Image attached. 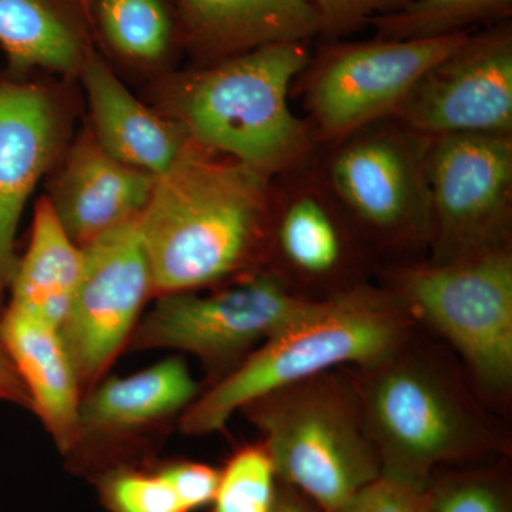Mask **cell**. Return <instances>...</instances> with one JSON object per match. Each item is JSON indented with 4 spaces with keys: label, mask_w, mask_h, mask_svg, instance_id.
<instances>
[{
    "label": "cell",
    "mask_w": 512,
    "mask_h": 512,
    "mask_svg": "<svg viewBox=\"0 0 512 512\" xmlns=\"http://www.w3.org/2000/svg\"><path fill=\"white\" fill-rule=\"evenodd\" d=\"M0 402H8L32 410L29 394L6 352L2 339H0Z\"/></svg>",
    "instance_id": "30"
},
{
    "label": "cell",
    "mask_w": 512,
    "mask_h": 512,
    "mask_svg": "<svg viewBox=\"0 0 512 512\" xmlns=\"http://www.w3.org/2000/svg\"><path fill=\"white\" fill-rule=\"evenodd\" d=\"M103 495L111 512H185L160 473L116 468L104 476Z\"/></svg>",
    "instance_id": "26"
},
{
    "label": "cell",
    "mask_w": 512,
    "mask_h": 512,
    "mask_svg": "<svg viewBox=\"0 0 512 512\" xmlns=\"http://www.w3.org/2000/svg\"><path fill=\"white\" fill-rule=\"evenodd\" d=\"M0 47L22 67L74 73L82 66L76 33L45 0H0Z\"/></svg>",
    "instance_id": "21"
},
{
    "label": "cell",
    "mask_w": 512,
    "mask_h": 512,
    "mask_svg": "<svg viewBox=\"0 0 512 512\" xmlns=\"http://www.w3.org/2000/svg\"><path fill=\"white\" fill-rule=\"evenodd\" d=\"M285 175L284 188L275 187L272 259L282 265L276 272L289 284L336 281L353 265L352 232L359 228L318 170L303 165Z\"/></svg>",
    "instance_id": "13"
},
{
    "label": "cell",
    "mask_w": 512,
    "mask_h": 512,
    "mask_svg": "<svg viewBox=\"0 0 512 512\" xmlns=\"http://www.w3.org/2000/svg\"><path fill=\"white\" fill-rule=\"evenodd\" d=\"M82 2H87V0H82Z\"/></svg>",
    "instance_id": "32"
},
{
    "label": "cell",
    "mask_w": 512,
    "mask_h": 512,
    "mask_svg": "<svg viewBox=\"0 0 512 512\" xmlns=\"http://www.w3.org/2000/svg\"><path fill=\"white\" fill-rule=\"evenodd\" d=\"M198 45L215 55H242L259 47L296 43L323 32L309 0H178Z\"/></svg>",
    "instance_id": "19"
},
{
    "label": "cell",
    "mask_w": 512,
    "mask_h": 512,
    "mask_svg": "<svg viewBox=\"0 0 512 512\" xmlns=\"http://www.w3.org/2000/svg\"><path fill=\"white\" fill-rule=\"evenodd\" d=\"M156 178L111 157L93 136H83L70 150L47 201L66 234L83 248L137 220Z\"/></svg>",
    "instance_id": "14"
},
{
    "label": "cell",
    "mask_w": 512,
    "mask_h": 512,
    "mask_svg": "<svg viewBox=\"0 0 512 512\" xmlns=\"http://www.w3.org/2000/svg\"><path fill=\"white\" fill-rule=\"evenodd\" d=\"M56 114L45 93L0 86V291L15 272L20 217L56 147Z\"/></svg>",
    "instance_id": "15"
},
{
    "label": "cell",
    "mask_w": 512,
    "mask_h": 512,
    "mask_svg": "<svg viewBox=\"0 0 512 512\" xmlns=\"http://www.w3.org/2000/svg\"><path fill=\"white\" fill-rule=\"evenodd\" d=\"M309 63L303 42L259 47L185 77L168 107L205 150L272 178L289 174L318 143L309 121L291 109L292 84Z\"/></svg>",
    "instance_id": "3"
},
{
    "label": "cell",
    "mask_w": 512,
    "mask_h": 512,
    "mask_svg": "<svg viewBox=\"0 0 512 512\" xmlns=\"http://www.w3.org/2000/svg\"><path fill=\"white\" fill-rule=\"evenodd\" d=\"M154 296L153 275L137 220L83 247V271L60 326L80 383L99 382L127 342Z\"/></svg>",
    "instance_id": "11"
},
{
    "label": "cell",
    "mask_w": 512,
    "mask_h": 512,
    "mask_svg": "<svg viewBox=\"0 0 512 512\" xmlns=\"http://www.w3.org/2000/svg\"><path fill=\"white\" fill-rule=\"evenodd\" d=\"M413 316L387 286L353 284L309 299L184 412L181 430L207 436L265 394L353 365L367 369L409 342Z\"/></svg>",
    "instance_id": "2"
},
{
    "label": "cell",
    "mask_w": 512,
    "mask_h": 512,
    "mask_svg": "<svg viewBox=\"0 0 512 512\" xmlns=\"http://www.w3.org/2000/svg\"><path fill=\"white\" fill-rule=\"evenodd\" d=\"M406 348V346H404ZM404 348L355 380L367 433L384 476L427 484L448 464L505 450L450 376Z\"/></svg>",
    "instance_id": "4"
},
{
    "label": "cell",
    "mask_w": 512,
    "mask_h": 512,
    "mask_svg": "<svg viewBox=\"0 0 512 512\" xmlns=\"http://www.w3.org/2000/svg\"><path fill=\"white\" fill-rule=\"evenodd\" d=\"M332 512H433L429 483L380 474Z\"/></svg>",
    "instance_id": "27"
},
{
    "label": "cell",
    "mask_w": 512,
    "mask_h": 512,
    "mask_svg": "<svg viewBox=\"0 0 512 512\" xmlns=\"http://www.w3.org/2000/svg\"><path fill=\"white\" fill-rule=\"evenodd\" d=\"M82 70L99 146L121 163L156 177L170 170L192 143L184 128L147 109L96 56Z\"/></svg>",
    "instance_id": "17"
},
{
    "label": "cell",
    "mask_w": 512,
    "mask_h": 512,
    "mask_svg": "<svg viewBox=\"0 0 512 512\" xmlns=\"http://www.w3.org/2000/svg\"><path fill=\"white\" fill-rule=\"evenodd\" d=\"M433 512H512L510 480L504 471H434L429 478Z\"/></svg>",
    "instance_id": "25"
},
{
    "label": "cell",
    "mask_w": 512,
    "mask_h": 512,
    "mask_svg": "<svg viewBox=\"0 0 512 512\" xmlns=\"http://www.w3.org/2000/svg\"><path fill=\"white\" fill-rule=\"evenodd\" d=\"M427 144L399 121H377L333 143L318 171L367 238L396 249L427 247Z\"/></svg>",
    "instance_id": "7"
},
{
    "label": "cell",
    "mask_w": 512,
    "mask_h": 512,
    "mask_svg": "<svg viewBox=\"0 0 512 512\" xmlns=\"http://www.w3.org/2000/svg\"><path fill=\"white\" fill-rule=\"evenodd\" d=\"M427 177L431 264L511 247L512 136L429 138Z\"/></svg>",
    "instance_id": "9"
},
{
    "label": "cell",
    "mask_w": 512,
    "mask_h": 512,
    "mask_svg": "<svg viewBox=\"0 0 512 512\" xmlns=\"http://www.w3.org/2000/svg\"><path fill=\"white\" fill-rule=\"evenodd\" d=\"M470 33L423 40L346 43L305 69L303 96L318 141L336 143L360 128L392 119L417 80Z\"/></svg>",
    "instance_id": "10"
},
{
    "label": "cell",
    "mask_w": 512,
    "mask_h": 512,
    "mask_svg": "<svg viewBox=\"0 0 512 512\" xmlns=\"http://www.w3.org/2000/svg\"><path fill=\"white\" fill-rule=\"evenodd\" d=\"M272 512H322L318 505L309 500L301 491L291 485L279 483L276 487L275 503Z\"/></svg>",
    "instance_id": "31"
},
{
    "label": "cell",
    "mask_w": 512,
    "mask_h": 512,
    "mask_svg": "<svg viewBox=\"0 0 512 512\" xmlns=\"http://www.w3.org/2000/svg\"><path fill=\"white\" fill-rule=\"evenodd\" d=\"M276 480L274 463L262 441L242 447L220 471L214 512H272Z\"/></svg>",
    "instance_id": "24"
},
{
    "label": "cell",
    "mask_w": 512,
    "mask_h": 512,
    "mask_svg": "<svg viewBox=\"0 0 512 512\" xmlns=\"http://www.w3.org/2000/svg\"><path fill=\"white\" fill-rule=\"evenodd\" d=\"M279 483L332 512L382 474L355 380L336 370L288 384L241 409Z\"/></svg>",
    "instance_id": "5"
},
{
    "label": "cell",
    "mask_w": 512,
    "mask_h": 512,
    "mask_svg": "<svg viewBox=\"0 0 512 512\" xmlns=\"http://www.w3.org/2000/svg\"><path fill=\"white\" fill-rule=\"evenodd\" d=\"M82 271L83 248L66 234L46 198L37 207L28 251L10 279L9 309L60 329Z\"/></svg>",
    "instance_id": "20"
},
{
    "label": "cell",
    "mask_w": 512,
    "mask_h": 512,
    "mask_svg": "<svg viewBox=\"0 0 512 512\" xmlns=\"http://www.w3.org/2000/svg\"><path fill=\"white\" fill-rule=\"evenodd\" d=\"M104 35L133 59H158L171 37V23L160 0H100Z\"/></svg>",
    "instance_id": "23"
},
{
    "label": "cell",
    "mask_w": 512,
    "mask_h": 512,
    "mask_svg": "<svg viewBox=\"0 0 512 512\" xmlns=\"http://www.w3.org/2000/svg\"><path fill=\"white\" fill-rule=\"evenodd\" d=\"M309 299L274 269H259L211 291L170 293L138 322L134 350L191 353L212 370L238 366L305 308Z\"/></svg>",
    "instance_id": "8"
},
{
    "label": "cell",
    "mask_w": 512,
    "mask_h": 512,
    "mask_svg": "<svg viewBox=\"0 0 512 512\" xmlns=\"http://www.w3.org/2000/svg\"><path fill=\"white\" fill-rule=\"evenodd\" d=\"M322 19L323 32L343 33L399 9L407 0H309Z\"/></svg>",
    "instance_id": "29"
},
{
    "label": "cell",
    "mask_w": 512,
    "mask_h": 512,
    "mask_svg": "<svg viewBox=\"0 0 512 512\" xmlns=\"http://www.w3.org/2000/svg\"><path fill=\"white\" fill-rule=\"evenodd\" d=\"M393 120L424 137L512 136V32L467 39L417 80Z\"/></svg>",
    "instance_id": "12"
},
{
    "label": "cell",
    "mask_w": 512,
    "mask_h": 512,
    "mask_svg": "<svg viewBox=\"0 0 512 512\" xmlns=\"http://www.w3.org/2000/svg\"><path fill=\"white\" fill-rule=\"evenodd\" d=\"M198 392V383L180 357H168L136 375L107 380L83 399L79 446L70 460L94 441L123 439V434L187 410Z\"/></svg>",
    "instance_id": "18"
},
{
    "label": "cell",
    "mask_w": 512,
    "mask_h": 512,
    "mask_svg": "<svg viewBox=\"0 0 512 512\" xmlns=\"http://www.w3.org/2000/svg\"><path fill=\"white\" fill-rule=\"evenodd\" d=\"M512 0H407L373 19L377 39L423 40L467 33L470 26L511 15Z\"/></svg>",
    "instance_id": "22"
},
{
    "label": "cell",
    "mask_w": 512,
    "mask_h": 512,
    "mask_svg": "<svg viewBox=\"0 0 512 512\" xmlns=\"http://www.w3.org/2000/svg\"><path fill=\"white\" fill-rule=\"evenodd\" d=\"M158 473L173 488L185 512L200 510L214 501L220 483V471L202 463H174Z\"/></svg>",
    "instance_id": "28"
},
{
    "label": "cell",
    "mask_w": 512,
    "mask_h": 512,
    "mask_svg": "<svg viewBox=\"0 0 512 512\" xmlns=\"http://www.w3.org/2000/svg\"><path fill=\"white\" fill-rule=\"evenodd\" d=\"M0 339L33 412L60 453L72 457L80 439L82 383L60 330L8 308L0 319Z\"/></svg>",
    "instance_id": "16"
},
{
    "label": "cell",
    "mask_w": 512,
    "mask_h": 512,
    "mask_svg": "<svg viewBox=\"0 0 512 512\" xmlns=\"http://www.w3.org/2000/svg\"><path fill=\"white\" fill-rule=\"evenodd\" d=\"M275 178L194 141L158 175L138 229L154 296L204 291L272 259Z\"/></svg>",
    "instance_id": "1"
},
{
    "label": "cell",
    "mask_w": 512,
    "mask_h": 512,
    "mask_svg": "<svg viewBox=\"0 0 512 512\" xmlns=\"http://www.w3.org/2000/svg\"><path fill=\"white\" fill-rule=\"evenodd\" d=\"M390 289L463 356L478 383L505 393L512 383L511 247L447 264L394 268Z\"/></svg>",
    "instance_id": "6"
}]
</instances>
